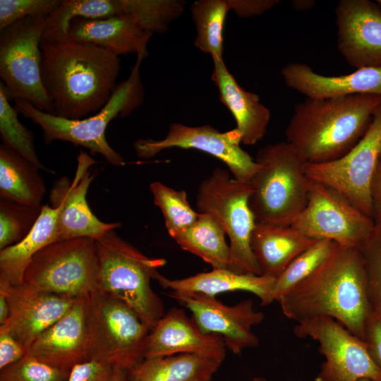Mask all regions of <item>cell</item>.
<instances>
[{"instance_id":"obj_1","label":"cell","mask_w":381,"mask_h":381,"mask_svg":"<svg viewBox=\"0 0 381 381\" xmlns=\"http://www.w3.org/2000/svg\"><path fill=\"white\" fill-rule=\"evenodd\" d=\"M40 49L41 78L52 114L83 119L107 103L119 84L118 56L66 37L42 39Z\"/></svg>"},{"instance_id":"obj_2","label":"cell","mask_w":381,"mask_h":381,"mask_svg":"<svg viewBox=\"0 0 381 381\" xmlns=\"http://www.w3.org/2000/svg\"><path fill=\"white\" fill-rule=\"evenodd\" d=\"M278 302L290 320L329 318L364 341L372 313L360 249L337 246L314 272Z\"/></svg>"},{"instance_id":"obj_3","label":"cell","mask_w":381,"mask_h":381,"mask_svg":"<svg viewBox=\"0 0 381 381\" xmlns=\"http://www.w3.org/2000/svg\"><path fill=\"white\" fill-rule=\"evenodd\" d=\"M380 104L381 97L373 95L306 97L294 107L286 142L307 163L335 160L361 140Z\"/></svg>"},{"instance_id":"obj_4","label":"cell","mask_w":381,"mask_h":381,"mask_svg":"<svg viewBox=\"0 0 381 381\" xmlns=\"http://www.w3.org/2000/svg\"><path fill=\"white\" fill-rule=\"evenodd\" d=\"M147 54V49L138 52L128 78L117 85L109 100L98 112L87 118L75 120L56 116L20 99H14L15 108L40 126L47 144L56 140L69 142L88 149L92 154L102 155L114 166H123V157L107 140L106 129L113 119L128 116L143 104L145 90L140 68Z\"/></svg>"},{"instance_id":"obj_5","label":"cell","mask_w":381,"mask_h":381,"mask_svg":"<svg viewBox=\"0 0 381 381\" xmlns=\"http://www.w3.org/2000/svg\"><path fill=\"white\" fill-rule=\"evenodd\" d=\"M95 242L97 291L127 304L151 329L165 313L164 303L152 289L151 281L166 260L147 256L121 238L115 229Z\"/></svg>"},{"instance_id":"obj_6","label":"cell","mask_w":381,"mask_h":381,"mask_svg":"<svg viewBox=\"0 0 381 381\" xmlns=\"http://www.w3.org/2000/svg\"><path fill=\"white\" fill-rule=\"evenodd\" d=\"M255 161L249 205L256 222L290 225L307 202V162L286 141L260 149Z\"/></svg>"},{"instance_id":"obj_7","label":"cell","mask_w":381,"mask_h":381,"mask_svg":"<svg viewBox=\"0 0 381 381\" xmlns=\"http://www.w3.org/2000/svg\"><path fill=\"white\" fill-rule=\"evenodd\" d=\"M249 182L235 179L229 170L216 167L200 183L196 195L197 212L213 216L229 238V270L238 274L261 275L251 248L256 225L249 205Z\"/></svg>"},{"instance_id":"obj_8","label":"cell","mask_w":381,"mask_h":381,"mask_svg":"<svg viewBox=\"0 0 381 381\" xmlns=\"http://www.w3.org/2000/svg\"><path fill=\"white\" fill-rule=\"evenodd\" d=\"M91 360L128 372L144 360L150 328L123 301L96 291L87 296Z\"/></svg>"},{"instance_id":"obj_9","label":"cell","mask_w":381,"mask_h":381,"mask_svg":"<svg viewBox=\"0 0 381 381\" xmlns=\"http://www.w3.org/2000/svg\"><path fill=\"white\" fill-rule=\"evenodd\" d=\"M97 274L95 240L75 238L56 241L40 250L26 269L23 284L77 298L97 291Z\"/></svg>"},{"instance_id":"obj_10","label":"cell","mask_w":381,"mask_h":381,"mask_svg":"<svg viewBox=\"0 0 381 381\" xmlns=\"http://www.w3.org/2000/svg\"><path fill=\"white\" fill-rule=\"evenodd\" d=\"M47 17L27 18L0 31V77L10 99L52 114L41 78L40 42Z\"/></svg>"},{"instance_id":"obj_11","label":"cell","mask_w":381,"mask_h":381,"mask_svg":"<svg viewBox=\"0 0 381 381\" xmlns=\"http://www.w3.org/2000/svg\"><path fill=\"white\" fill-rule=\"evenodd\" d=\"M381 155V104L357 144L342 157L306 165L309 179L327 185L373 219L370 187Z\"/></svg>"},{"instance_id":"obj_12","label":"cell","mask_w":381,"mask_h":381,"mask_svg":"<svg viewBox=\"0 0 381 381\" xmlns=\"http://www.w3.org/2000/svg\"><path fill=\"white\" fill-rule=\"evenodd\" d=\"M290 225L313 239L359 248L375 224L334 188L310 180L306 204Z\"/></svg>"},{"instance_id":"obj_13","label":"cell","mask_w":381,"mask_h":381,"mask_svg":"<svg viewBox=\"0 0 381 381\" xmlns=\"http://www.w3.org/2000/svg\"><path fill=\"white\" fill-rule=\"evenodd\" d=\"M299 338L319 344L325 358L315 381H381V368L371 356L366 343L329 318H315L298 322L294 328Z\"/></svg>"},{"instance_id":"obj_14","label":"cell","mask_w":381,"mask_h":381,"mask_svg":"<svg viewBox=\"0 0 381 381\" xmlns=\"http://www.w3.org/2000/svg\"><path fill=\"white\" fill-rule=\"evenodd\" d=\"M241 136L236 128L221 132L210 125L189 126L173 123L164 138H140L133 143V147L139 157L146 159L174 147L204 152L224 162L235 179L249 182L258 164L241 148Z\"/></svg>"},{"instance_id":"obj_15","label":"cell","mask_w":381,"mask_h":381,"mask_svg":"<svg viewBox=\"0 0 381 381\" xmlns=\"http://www.w3.org/2000/svg\"><path fill=\"white\" fill-rule=\"evenodd\" d=\"M168 296L191 312V318L201 331L221 336L234 354L258 346L259 339L252 328L260 324L265 315L255 309L251 299L228 306L216 297L202 294L169 292Z\"/></svg>"},{"instance_id":"obj_16","label":"cell","mask_w":381,"mask_h":381,"mask_svg":"<svg viewBox=\"0 0 381 381\" xmlns=\"http://www.w3.org/2000/svg\"><path fill=\"white\" fill-rule=\"evenodd\" d=\"M77 162L73 180L61 177L54 182L49 193L51 206L58 210V241L81 237L96 240L108 231L121 226L120 222H103L93 214L86 195L94 178L89 169L96 162L83 150L80 151Z\"/></svg>"},{"instance_id":"obj_17","label":"cell","mask_w":381,"mask_h":381,"mask_svg":"<svg viewBox=\"0 0 381 381\" xmlns=\"http://www.w3.org/2000/svg\"><path fill=\"white\" fill-rule=\"evenodd\" d=\"M337 48L358 68L381 66V6L368 0H341L335 9Z\"/></svg>"},{"instance_id":"obj_18","label":"cell","mask_w":381,"mask_h":381,"mask_svg":"<svg viewBox=\"0 0 381 381\" xmlns=\"http://www.w3.org/2000/svg\"><path fill=\"white\" fill-rule=\"evenodd\" d=\"M27 353L67 373L91 360L87 296L75 298L69 310L41 334Z\"/></svg>"},{"instance_id":"obj_19","label":"cell","mask_w":381,"mask_h":381,"mask_svg":"<svg viewBox=\"0 0 381 381\" xmlns=\"http://www.w3.org/2000/svg\"><path fill=\"white\" fill-rule=\"evenodd\" d=\"M10 313L4 325L28 350L35 339L62 318L75 298L36 291L22 284L0 287Z\"/></svg>"},{"instance_id":"obj_20","label":"cell","mask_w":381,"mask_h":381,"mask_svg":"<svg viewBox=\"0 0 381 381\" xmlns=\"http://www.w3.org/2000/svg\"><path fill=\"white\" fill-rule=\"evenodd\" d=\"M226 349L221 336L204 333L183 309L174 307L150 330L144 359L186 353L222 363Z\"/></svg>"},{"instance_id":"obj_21","label":"cell","mask_w":381,"mask_h":381,"mask_svg":"<svg viewBox=\"0 0 381 381\" xmlns=\"http://www.w3.org/2000/svg\"><path fill=\"white\" fill-rule=\"evenodd\" d=\"M287 86L307 98L322 99L353 95L381 97V66L356 69L341 75H323L306 64L291 63L282 69Z\"/></svg>"},{"instance_id":"obj_22","label":"cell","mask_w":381,"mask_h":381,"mask_svg":"<svg viewBox=\"0 0 381 381\" xmlns=\"http://www.w3.org/2000/svg\"><path fill=\"white\" fill-rule=\"evenodd\" d=\"M152 35L130 17L115 16L103 18H75L68 23L63 37L100 47L119 56L137 55L147 49Z\"/></svg>"},{"instance_id":"obj_23","label":"cell","mask_w":381,"mask_h":381,"mask_svg":"<svg viewBox=\"0 0 381 381\" xmlns=\"http://www.w3.org/2000/svg\"><path fill=\"white\" fill-rule=\"evenodd\" d=\"M212 80L241 136V143L254 145L265 136L271 114L259 96L243 89L228 71L223 59H214Z\"/></svg>"},{"instance_id":"obj_24","label":"cell","mask_w":381,"mask_h":381,"mask_svg":"<svg viewBox=\"0 0 381 381\" xmlns=\"http://www.w3.org/2000/svg\"><path fill=\"white\" fill-rule=\"evenodd\" d=\"M169 292L198 294L216 297L217 295L236 291H248L255 295L261 306L271 304L272 291L275 279L264 275L238 274L229 269H212L182 279H170L157 271L153 277Z\"/></svg>"},{"instance_id":"obj_25","label":"cell","mask_w":381,"mask_h":381,"mask_svg":"<svg viewBox=\"0 0 381 381\" xmlns=\"http://www.w3.org/2000/svg\"><path fill=\"white\" fill-rule=\"evenodd\" d=\"M317 241L291 225L257 222L250 243L261 275L276 279Z\"/></svg>"},{"instance_id":"obj_26","label":"cell","mask_w":381,"mask_h":381,"mask_svg":"<svg viewBox=\"0 0 381 381\" xmlns=\"http://www.w3.org/2000/svg\"><path fill=\"white\" fill-rule=\"evenodd\" d=\"M58 210L43 205L32 230L20 242L0 250V287L22 284L26 269L34 256L47 246L58 241Z\"/></svg>"},{"instance_id":"obj_27","label":"cell","mask_w":381,"mask_h":381,"mask_svg":"<svg viewBox=\"0 0 381 381\" xmlns=\"http://www.w3.org/2000/svg\"><path fill=\"white\" fill-rule=\"evenodd\" d=\"M221 364L186 353L145 358L128 372V381H211Z\"/></svg>"},{"instance_id":"obj_28","label":"cell","mask_w":381,"mask_h":381,"mask_svg":"<svg viewBox=\"0 0 381 381\" xmlns=\"http://www.w3.org/2000/svg\"><path fill=\"white\" fill-rule=\"evenodd\" d=\"M39 168L4 143L0 145V197L33 206H42L46 194Z\"/></svg>"},{"instance_id":"obj_29","label":"cell","mask_w":381,"mask_h":381,"mask_svg":"<svg viewBox=\"0 0 381 381\" xmlns=\"http://www.w3.org/2000/svg\"><path fill=\"white\" fill-rule=\"evenodd\" d=\"M226 232L218 221L209 214H200L188 228L172 238L184 250L202 259L213 269H228L229 245Z\"/></svg>"},{"instance_id":"obj_30","label":"cell","mask_w":381,"mask_h":381,"mask_svg":"<svg viewBox=\"0 0 381 381\" xmlns=\"http://www.w3.org/2000/svg\"><path fill=\"white\" fill-rule=\"evenodd\" d=\"M196 30L194 45L214 59H223L224 30L230 9L228 0H198L190 6Z\"/></svg>"},{"instance_id":"obj_31","label":"cell","mask_w":381,"mask_h":381,"mask_svg":"<svg viewBox=\"0 0 381 381\" xmlns=\"http://www.w3.org/2000/svg\"><path fill=\"white\" fill-rule=\"evenodd\" d=\"M181 0H120V16L134 20L145 31L166 32L185 10Z\"/></svg>"},{"instance_id":"obj_32","label":"cell","mask_w":381,"mask_h":381,"mask_svg":"<svg viewBox=\"0 0 381 381\" xmlns=\"http://www.w3.org/2000/svg\"><path fill=\"white\" fill-rule=\"evenodd\" d=\"M338 245L329 240H318L298 255L277 277L272 291L273 301H279L286 293L314 272Z\"/></svg>"},{"instance_id":"obj_33","label":"cell","mask_w":381,"mask_h":381,"mask_svg":"<svg viewBox=\"0 0 381 381\" xmlns=\"http://www.w3.org/2000/svg\"><path fill=\"white\" fill-rule=\"evenodd\" d=\"M150 190L154 203L163 214L165 227L171 238L198 219L200 213L191 207L185 190H175L159 181L151 183Z\"/></svg>"},{"instance_id":"obj_34","label":"cell","mask_w":381,"mask_h":381,"mask_svg":"<svg viewBox=\"0 0 381 381\" xmlns=\"http://www.w3.org/2000/svg\"><path fill=\"white\" fill-rule=\"evenodd\" d=\"M7 90L0 82V134L3 143L38 167L47 169L35 150L32 133L18 120V111L9 103Z\"/></svg>"},{"instance_id":"obj_35","label":"cell","mask_w":381,"mask_h":381,"mask_svg":"<svg viewBox=\"0 0 381 381\" xmlns=\"http://www.w3.org/2000/svg\"><path fill=\"white\" fill-rule=\"evenodd\" d=\"M42 207L1 198L0 250L20 242L30 233L41 213Z\"/></svg>"},{"instance_id":"obj_36","label":"cell","mask_w":381,"mask_h":381,"mask_svg":"<svg viewBox=\"0 0 381 381\" xmlns=\"http://www.w3.org/2000/svg\"><path fill=\"white\" fill-rule=\"evenodd\" d=\"M359 249L371 313L381 320V224H375L373 232Z\"/></svg>"},{"instance_id":"obj_37","label":"cell","mask_w":381,"mask_h":381,"mask_svg":"<svg viewBox=\"0 0 381 381\" xmlns=\"http://www.w3.org/2000/svg\"><path fill=\"white\" fill-rule=\"evenodd\" d=\"M69 374L27 353L0 370V381H67Z\"/></svg>"},{"instance_id":"obj_38","label":"cell","mask_w":381,"mask_h":381,"mask_svg":"<svg viewBox=\"0 0 381 381\" xmlns=\"http://www.w3.org/2000/svg\"><path fill=\"white\" fill-rule=\"evenodd\" d=\"M62 0H0V31L27 18L49 16Z\"/></svg>"},{"instance_id":"obj_39","label":"cell","mask_w":381,"mask_h":381,"mask_svg":"<svg viewBox=\"0 0 381 381\" xmlns=\"http://www.w3.org/2000/svg\"><path fill=\"white\" fill-rule=\"evenodd\" d=\"M114 370L107 364L90 360L75 365L67 381H111Z\"/></svg>"},{"instance_id":"obj_40","label":"cell","mask_w":381,"mask_h":381,"mask_svg":"<svg viewBox=\"0 0 381 381\" xmlns=\"http://www.w3.org/2000/svg\"><path fill=\"white\" fill-rule=\"evenodd\" d=\"M26 348L4 325H0V370L18 361Z\"/></svg>"},{"instance_id":"obj_41","label":"cell","mask_w":381,"mask_h":381,"mask_svg":"<svg viewBox=\"0 0 381 381\" xmlns=\"http://www.w3.org/2000/svg\"><path fill=\"white\" fill-rule=\"evenodd\" d=\"M230 9L238 17L250 18L265 13L280 3L279 0H228Z\"/></svg>"},{"instance_id":"obj_42","label":"cell","mask_w":381,"mask_h":381,"mask_svg":"<svg viewBox=\"0 0 381 381\" xmlns=\"http://www.w3.org/2000/svg\"><path fill=\"white\" fill-rule=\"evenodd\" d=\"M364 341L373 360L381 368V320L373 313L366 324Z\"/></svg>"},{"instance_id":"obj_43","label":"cell","mask_w":381,"mask_h":381,"mask_svg":"<svg viewBox=\"0 0 381 381\" xmlns=\"http://www.w3.org/2000/svg\"><path fill=\"white\" fill-rule=\"evenodd\" d=\"M373 219L375 224H381V163L379 162L370 187Z\"/></svg>"},{"instance_id":"obj_44","label":"cell","mask_w":381,"mask_h":381,"mask_svg":"<svg viewBox=\"0 0 381 381\" xmlns=\"http://www.w3.org/2000/svg\"><path fill=\"white\" fill-rule=\"evenodd\" d=\"M9 313L10 308L6 294L0 291V325L7 321Z\"/></svg>"},{"instance_id":"obj_45","label":"cell","mask_w":381,"mask_h":381,"mask_svg":"<svg viewBox=\"0 0 381 381\" xmlns=\"http://www.w3.org/2000/svg\"><path fill=\"white\" fill-rule=\"evenodd\" d=\"M315 4V1L313 0H294L291 1L294 8L298 11L311 9Z\"/></svg>"},{"instance_id":"obj_46","label":"cell","mask_w":381,"mask_h":381,"mask_svg":"<svg viewBox=\"0 0 381 381\" xmlns=\"http://www.w3.org/2000/svg\"><path fill=\"white\" fill-rule=\"evenodd\" d=\"M111 381H128V372L123 370L115 369Z\"/></svg>"},{"instance_id":"obj_47","label":"cell","mask_w":381,"mask_h":381,"mask_svg":"<svg viewBox=\"0 0 381 381\" xmlns=\"http://www.w3.org/2000/svg\"><path fill=\"white\" fill-rule=\"evenodd\" d=\"M251 381H267L265 377H253Z\"/></svg>"},{"instance_id":"obj_48","label":"cell","mask_w":381,"mask_h":381,"mask_svg":"<svg viewBox=\"0 0 381 381\" xmlns=\"http://www.w3.org/2000/svg\"><path fill=\"white\" fill-rule=\"evenodd\" d=\"M377 3L381 6V0H377Z\"/></svg>"},{"instance_id":"obj_49","label":"cell","mask_w":381,"mask_h":381,"mask_svg":"<svg viewBox=\"0 0 381 381\" xmlns=\"http://www.w3.org/2000/svg\"><path fill=\"white\" fill-rule=\"evenodd\" d=\"M359 381H370V380H368V379H361V380H360Z\"/></svg>"},{"instance_id":"obj_50","label":"cell","mask_w":381,"mask_h":381,"mask_svg":"<svg viewBox=\"0 0 381 381\" xmlns=\"http://www.w3.org/2000/svg\"><path fill=\"white\" fill-rule=\"evenodd\" d=\"M380 162L381 163V155H380Z\"/></svg>"}]
</instances>
